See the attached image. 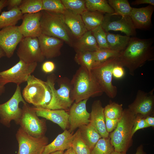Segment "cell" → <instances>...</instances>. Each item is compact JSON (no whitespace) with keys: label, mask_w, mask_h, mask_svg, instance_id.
I'll list each match as a JSON object with an SVG mask.
<instances>
[{"label":"cell","mask_w":154,"mask_h":154,"mask_svg":"<svg viewBox=\"0 0 154 154\" xmlns=\"http://www.w3.org/2000/svg\"><path fill=\"white\" fill-rule=\"evenodd\" d=\"M154 41L153 38L131 37L127 46L118 57L120 65L126 68L130 75L133 76L137 69L154 60Z\"/></svg>","instance_id":"1"},{"label":"cell","mask_w":154,"mask_h":154,"mask_svg":"<svg viewBox=\"0 0 154 154\" xmlns=\"http://www.w3.org/2000/svg\"><path fill=\"white\" fill-rule=\"evenodd\" d=\"M70 83V97L75 103L101 96L103 93L91 73L82 66L77 70Z\"/></svg>","instance_id":"2"},{"label":"cell","mask_w":154,"mask_h":154,"mask_svg":"<svg viewBox=\"0 0 154 154\" xmlns=\"http://www.w3.org/2000/svg\"><path fill=\"white\" fill-rule=\"evenodd\" d=\"M136 116L128 108L123 110L116 128L109 134L114 151L126 153L132 145L131 133Z\"/></svg>","instance_id":"3"},{"label":"cell","mask_w":154,"mask_h":154,"mask_svg":"<svg viewBox=\"0 0 154 154\" xmlns=\"http://www.w3.org/2000/svg\"><path fill=\"white\" fill-rule=\"evenodd\" d=\"M27 82L22 93L25 100L34 107L46 108L52 98L51 91L46 82L31 75Z\"/></svg>","instance_id":"4"},{"label":"cell","mask_w":154,"mask_h":154,"mask_svg":"<svg viewBox=\"0 0 154 154\" xmlns=\"http://www.w3.org/2000/svg\"><path fill=\"white\" fill-rule=\"evenodd\" d=\"M40 25L42 34L58 38L71 45L73 36L65 24L63 15L42 11Z\"/></svg>","instance_id":"5"},{"label":"cell","mask_w":154,"mask_h":154,"mask_svg":"<svg viewBox=\"0 0 154 154\" xmlns=\"http://www.w3.org/2000/svg\"><path fill=\"white\" fill-rule=\"evenodd\" d=\"M119 63L118 57L111 58L93 67L91 71L103 93L112 98L115 97L117 94V88L112 83V70Z\"/></svg>","instance_id":"6"},{"label":"cell","mask_w":154,"mask_h":154,"mask_svg":"<svg viewBox=\"0 0 154 154\" xmlns=\"http://www.w3.org/2000/svg\"><path fill=\"white\" fill-rule=\"evenodd\" d=\"M22 113L18 125L30 135L36 137L45 135L47 130L45 120L40 119L32 107L23 103Z\"/></svg>","instance_id":"7"},{"label":"cell","mask_w":154,"mask_h":154,"mask_svg":"<svg viewBox=\"0 0 154 154\" xmlns=\"http://www.w3.org/2000/svg\"><path fill=\"white\" fill-rule=\"evenodd\" d=\"M21 102L24 103L26 102L22 95L20 85H17L11 97L5 102L0 104V122L1 124L9 127L11 121L13 120L18 124L22 113V108L19 106Z\"/></svg>","instance_id":"8"},{"label":"cell","mask_w":154,"mask_h":154,"mask_svg":"<svg viewBox=\"0 0 154 154\" xmlns=\"http://www.w3.org/2000/svg\"><path fill=\"white\" fill-rule=\"evenodd\" d=\"M56 76L54 74L48 76L46 81L52 93L51 100L46 108L52 110H68L73 101L70 95L71 86L65 82L60 84V88L56 90L54 86Z\"/></svg>","instance_id":"9"},{"label":"cell","mask_w":154,"mask_h":154,"mask_svg":"<svg viewBox=\"0 0 154 154\" xmlns=\"http://www.w3.org/2000/svg\"><path fill=\"white\" fill-rule=\"evenodd\" d=\"M37 63H27L19 60L10 68L0 72V84L4 86L9 83L20 85L27 82L29 76L35 70Z\"/></svg>","instance_id":"10"},{"label":"cell","mask_w":154,"mask_h":154,"mask_svg":"<svg viewBox=\"0 0 154 154\" xmlns=\"http://www.w3.org/2000/svg\"><path fill=\"white\" fill-rule=\"evenodd\" d=\"M19 149L17 154H42L48 143L45 135L39 137H33L20 127L16 134Z\"/></svg>","instance_id":"11"},{"label":"cell","mask_w":154,"mask_h":154,"mask_svg":"<svg viewBox=\"0 0 154 154\" xmlns=\"http://www.w3.org/2000/svg\"><path fill=\"white\" fill-rule=\"evenodd\" d=\"M17 54L19 60L27 63L42 62L45 58L36 37H23L19 44Z\"/></svg>","instance_id":"12"},{"label":"cell","mask_w":154,"mask_h":154,"mask_svg":"<svg viewBox=\"0 0 154 154\" xmlns=\"http://www.w3.org/2000/svg\"><path fill=\"white\" fill-rule=\"evenodd\" d=\"M23 37L18 26H11L0 30V47L8 58L13 55L17 46Z\"/></svg>","instance_id":"13"},{"label":"cell","mask_w":154,"mask_h":154,"mask_svg":"<svg viewBox=\"0 0 154 154\" xmlns=\"http://www.w3.org/2000/svg\"><path fill=\"white\" fill-rule=\"evenodd\" d=\"M154 89L148 92L138 91L133 102L129 105L128 108L133 114L144 117L151 116L154 113Z\"/></svg>","instance_id":"14"},{"label":"cell","mask_w":154,"mask_h":154,"mask_svg":"<svg viewBox=\"0 0 154 154\" xmlns=\"http://www.w3.org/2000/svg\"><path fill=\"white\" fill-rule=\"evenodd\" d=\"M88 100L74 102L70 108L68 121L70 132L82 126L89 123L90 113L87 111L86 107Z\"/></svg>","instance_id":"15"},{"label":"cell","mask_w":154,"mask_h":154,"mask_svg":"<svg viewBox=\"0 0 154 154\" xmlns=\"http://www.w3.org/2000/svg\"><path fill=\"white\" fill-rule=\"evenodd\" d=\"M110 17L108 14L104 16L101 25L106 32L110 31H119L129 37L136 35V29L129 16L122 17L120 19L114 21L110 20Z\"/></svg>","instance_id":"16"},{"label":"cell","mask_w":154,"mask_h":154,"mask_svg":"<svg viewBox=\"0 0 154 154\" xmlns=\"http://www.w3.org/2000/svg\"><path fill=\"white\" fill-rule=\"evenodd\" d=\"M42 14L41 11L23 15L22 22L18 27L23 37H38L42 34L40 25Z\"/></svg>","instance_id":"17"},{"label":"cell","mask_w":154,"mask_h":154,"mask_svg":"<svg viewBox=\"0 0 154 154\" xmlns=\"http://www.w3.org/2000/svg\"><path fill=\"white\" fill-rule=\"evenodd\" d=\"M154 11V6L151 5L140 8H132L129 16L135 29L147 30L151 28Z\"/></svg>","instance_id":"18"},{"label":"cell","mask_w":154,"mask_h":154,"mask_svg":"<svg viewBox=\"0 0 154 154\" xmlns=\"http://www.w3.org/2000/svg\"><path fill=\"white\" fill-rule=\"evenodd\" d=\"M40 48L45 58H52L60 56L64 41L56 37L41 34L38 37Z\"/></svg>","instance_id":"19"},{"label":"cell","mask_w":154,"mask_h":154,"mask_svg":"<svg viewBox=\"0 0 154 154\" xmlns=\"http://www.w3.org/2000/svg\"><path fill=\"white\" fill-rule=\"evenodd\" d=\"M38 117L44 118L58 124L62 129H66L69 124V114L63 110H52L32 107Z\"/></svg>","instance_id":"20"},{"label":"cell","mask_w":154,"mask_h":154,"mask_svg":"<svg viewBox=\"0 0 154 154\" xmlns=\"http://www.w3.org/2000/svg\"><path fill=\"white\" fill-rule=\"evenodd\" d=\"M104 110L100 100L94 101L92 105L89 123L96 129L102 138H106L109 137V133L106 127Z\"/></svg>","instance_id":"21"},{"label":"cell","mask_w":154,"mask_h":154,"mask_svg":"<svg viewBox=\"0 0 154 154\" xmlns=\"http://www.w3.org/2000/svg\"><path fill=\"white\" fill-rule=\"evenodd\" d=\"M73 134L69 131L64 130L51 143L44 147L42 154H49L57 151H64L71 147Z\"/></svg>","instance_id":"22"},{"label":"cell","mask_w":154,"mask_h":154,"mask_svg":"<svg viewBox=\"0 0 154 154\" xmlns=\"http://www.w3.org/2000/svg\"><path fill=\"white\" fill-rule=\"evenodd\" d=\"M64 22L73 36L78 39L88 31L81 15L66 9L63 14Z\"/></svg>","instance_id":"23"},{"label":"cell","mask_w":154,"mask_h":154,"mask_svg":"<svg viewBox=\"0 0 154 154\" xmlns=\"http://www.w3.org/2000/svg\"><path fill=\"white\" fill-rule=\"evenodd\" d=\"M78 39L74 45L76 52H94L100 49L91 31H87Z\"/></svg>","instance_id":"24"},{"label":"cell","mask_w":154,"mask_h":154,"mask_svg":"<svg viewBox=\"0 0 154 154\" xmlns=\"http://www.w3.org/2000/svg\"><path fill=\"white\" fill-rule=\"evenodd\" d=\"M106 39L109 49L120 52L123 50L128 44L130 37L115 34L106 32Z\"/></svg>","instance_id":"25"},{"label":"cell","mask_w":154,"mask_h":154,"mask_svg":"<svg viewBox=\"0 0 154 154\" xmlns=\"http://www.w3.org/2000/svg\"><path fill=\"white\" fill-rule=\"evenodd\" d=\"M79 129L82 139L91 151L102 137L90 123L82 126Z\"/></svg>","instance_id":"26"},{"label":"cell","mask_w":154,"mask_h":154,"mask_svg":"<svg viewBox=\"0 0 154 154\" xmlns=\"http://www.w3.org/2000/svg\"><path fill=\"white\" fill-rule=\"evenodd\" d=\"M19 7L2 12L0 15V29L15 26L23 15Z\"/></svg>","instance_id":"27"},{"label":"cell","mask_w":154,"mask_h":154,"mask_svg":"<svg viewBox=\"0 0 154 154\" xmlns=\"http://www.w3.org/2000/svg\"><path fill=\"white\" fill-rule=\"evenodd\" d=\"M85 27L88 31H91L101 25L104 18L103 13L97 11L87 10L81 15Z\"/></svg>","instance_id":"28"},{"label":"cell","mask_w":154,"mask_h":154,"mask_svg":"<svg viewBox=\"0 0 154 154\" xmlns=\"http://www.w3.org/2000/svg\"><path fill=\"white\" fill-rule=\"evenodd\" d=\"M85 5L88 11H97L111 15L114 12L113 8L106 0H85Z\"/></svg>","instance_id":"29"},{"label":"cell","mask_w":154,"mask_h":154,"mask_svg":"<svg viewBox=\"0 0 154 154\" xmlns=\"http://www.w3.org/2000/svg\"><path fill=\"white\" fill-rule=\"evenodd\" d=\"M107 1L114 12L110 16L119 15L121 17L129 16L132 9L127 0H108Z\"/></svg>","instance_id":"30"},{"label":"cell","mask_w":154,"mask_h":154,"mask_svg":"<svg viewBox=\"0 0 154 154\" xmlns=\"http://www.w3.org/2000/svg\"><path fill=\"white\" fill-rule=\"evenodd\" d=\"M76 62L91 73L94 64V52L85 51L76 52L74 57Z\"/></svg>","instance_id":"31"},{"label":"cell","mask_w":154,"mask_h":154,"mask_svg":"<svg viewBox=\"0 0 154 154\" xmlns=\"http://www.w3.org/2000/svg\"><path fill=\"white\" fill-rule=\"evenodd\" d=\"M19 8L23 14L37 13L43 10L42 0H22Z\"/></svg>","instance_id":"32"},{"label":"cell","mask_w":154,"mask_h":154,"mask_svg":"<svg viewBox=\"0 0 154 154\" xmlns=\"http://www.w3.org/2000/svg\"><path fill=\"white\" fill-rule=\"evenodd\" d=\"M120 53L109 49H100L94 52V61L93 67L101 64L111 58L119 57Z\"/></svg>","instance_id":"33"},{"label":"cell","mask_w":154,"mask_h":154,"mask_svg":"<svg viewBox=\"0 0 154 154\" xmlns=\"http://www.w3.org/2000/svg\"><path fill=\"white\" fill-rule=\"evenodd\" d=\"M71 147L76 154H91V151L82 139L79 129L73 134Z\"/></svg>","instance_id":"34"},{"label":"cell","mask_w":154,"mask_h":154,"mask_svg":"<svg viewBox=\"0 0 154 154\" xmlns=\"http://www.w3.org/2000/svg\"><path fill=\"white\" fill-rule=\"evenodd\" d=\"M114 151L110 137L101 138L91 151V154H110Z\"/></svg>","instance_id":"35"},{"label":"cell","mask_w":154,"mask_h":154,"mask_svg":"<svg viewBox=\"0 0 154 154\" xmlns=\"http://www.w3.org/2000/svg\"><path fill=\"white\" fill-rule=\"evenodd\" d=\"M43 10L56 14H63L66 9L60 0H42Z\"/></svg>","instance_id":"36"},{"label":"cell","mask_w":154,"mask_h":154,"mask_svg":"<svg viewBox=\"0 0 154 154\" xmlns=\"http://www.w3.org/2000/svg\"><path fill=\"white\" fill-rule=\"evenodd\" d=\"M66 9L81 15L86 11L85 1L84 0H61Z\"/></svg>","instance_id":"37"},{"label":"cell","mask_w":154,"mask_h":154,"mask_svg":"<svg viewBox=\"0 0 154 154\" xmlns=\"http://www.w3.org/2000/svg\"><path fill=\"white\" fill-rule=\"evenodd\" d=\"M122 104L112 102L107 105L104 108V113L105 117L116 119H119L123 111Z\"/></svg>","instance_id":"38"},{"label":"cell","mask_w":154,"mask_h":154,"mask_svg":"<svg viewBox=\"0 0 154 154\" xmlns=\"http://www.w3.org/2000/svg\"><path fill=\"white\" fill-rule=\"evenodd\" d=\"M100 49H109L108 44L106 32L101 25L91 31Z\"/></svg>","instance_id":"39"},{"label":"cell","mask_w":154,"mask_h":154,"mask_svg":"<svg viewBox=\"0 0 154 154\" xmlns=\"http://www.w3.org/2000/svg\"><path fill=\"white\" fill-rule=\"evenodd\" d=\"M145 117L140 115H136L132 129L131 136L132 137L138 130L149 127L145 121Z\"/></svg>","instance_id":"40"},{"label":"cell","mask_w":154,"mask_h":154,"mask_svg":"<svg viewBox=\"0 0 154 154\" xmlns=\"http://www.w3.org/2000/svg\"><path fill=\"white\" fill-rule=\"evenodd\" d=\"M105 117V125L107 132L109 133L116 128L119 119H112Z\"/></svg>","instance_id":"41"},{"label":"cell","mask_w":154,"mask_h":154,"mask_svg":"<svg viewBox=\"0 0 154 154\" xmlns=\"http://www.w3.org/2000/svg\"><path fill=\"white\" fill-rule=\"evenodd\" d=\"M125 74L124 69L119 63L116 65L112 70V75L117 79H120L123 77Z\"/></svg>","instance_id":"42"},{"label":"cell","mask_w":154,"mask_h":154,"mask_svg":"<svg viewBox=\"0 0 154 154\" xmlns=\"http://www.w3.org/2000/svg\"><path fill=\"white\" fill-rule=\"evenodd\" d=\"M55 68L54 63L50 61H46L43 63L42 66V71L45 73H50L53 72Z\"/></svg>","instance_id":"43"},{"label":"cell","mask_w":154,"mask_h":154,"mask_svg":"<svg viewBox=\"0 0 154 154\" xmlns=\"http://www.w3.org/2000/svg\"><path fill=\"white\" fill-rule=\"evenodd\" d=\"M22 0H7V6L8 10L16 7H19Z\"/></svg>","instance_id":"44"},{"label":"cell","mask_w":154,"mask_h":154,"mask_svg":"<svg viewBox=\"0 0 154 154\" xmlns=\"http://www.w3.org/2000/svg\"><path fill=\"white\" fill-rule=\"evenodd\" d=\"M149 4L154 6V0H135L131 3L132 5H139L142 4Z\"/></svg>","instance_id":"45"},{"label":"cell","mask_w":154,"mask_h":154,"mask_svg":"<svg viewBox=\"0 0 154 154\" xmlns=\"http://www.w3.org/2000/svg\"><path fill=\"white\" fill-rule=\"evenodd\" d=\"M145 121L149 127H154V117L151 116H146L145 118Z\"/></svg>","instance_id":"46"},{"label":"cell","mask_w":154,"mask_h":154,"mask_svg":"<svg viewBox=\"0 0 154 154\" xmlns=\"http://www.w3.org/2000/svg\"><path fill=\"white\" fill-rule=\"evenodd\" d=\"M135 154H146V153L144 151L142 145H141L137 148L136 152Z\"/></svg>","instance_id":"47"},{"label":"cell","mask_w":154,"mask_h":154,"mask_svg":"<svg viewBox=\"0 0 154 154\" xmlns=\"http://www.w3.org/2000/svg\"><path fill=\"white\" fill-rule=\"evenodd\" d=\"M7 0H0V13L4 7L7 6Z\"/></svg>","instance_id":"48"},{"label":"cell","mask_w":154,"mask_h":154,"mask_svg":"<svg viewBox=\"0 0 154 154\" xmlns=\"http://www.w3.org/2000/svg\"><path fill=\"white\" fill-rule=\"evenodd\" d=\"M64 154H76L72 147L66 150Z\"/></svg>","instance_id":"49"},{"label":"cell","mask_w":154,"mask_h":154,"mask_svg":"<svg viewBox=\"0 0 154 154\" xmlns=\"http://www.w3.org/2000/svg\"><path fill=\"white\" fill-rule=\"evenodd\" d=\"M4 86L0 84V95H1L5 91Z\"/></svg>","instance_id":"50"},{"label":"cell","mask_w":154,"mask_h":154,"mask_svg":"<svg viewBox=\"0 0 154 154\" xmlns=\"http://www.w3.org/2000/svg\"><path fill=\"white\" fill-rule=\"evenodd\" d=\"M5 56L6 55L4 52L0 47V58Z\"/></svg>","instance_id":"51"},{"label":"cell","mask_w":154,"mask_h":154,"mask_svg":"<svg viewBox=\"0 0 154 154\" xmlns=\"http://www.w3.org/2000/svg\"><path fill=\"white\" fill-rule=\"evenodd\" d=\"M63 151H57L49 154H64Z\"/></svg>","instance_id":"52"},{"label":"cell","mask_w":154,"mask_h":154,"mask_svg":"<svg viewBox=\"0 0 154 154\" xmlns=\"http://www.w3.org/2000/svg\"><path fill=\"white\" fill-rule=\"evenodd\" d=\"M110 154H126V153H120L118 152L115 151H114L112 153Z\"/></svg>","instance_id":"53"}]
</instances>
